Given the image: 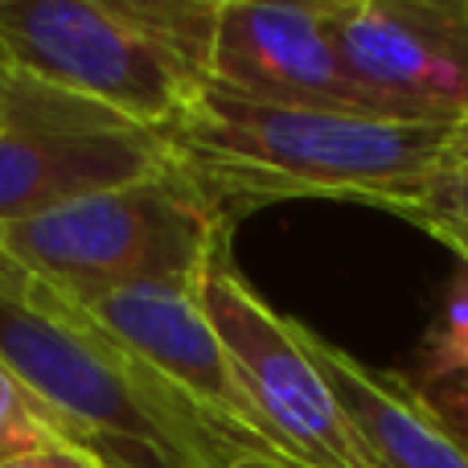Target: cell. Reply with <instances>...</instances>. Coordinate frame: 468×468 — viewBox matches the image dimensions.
<instances>
[{"mask_svg": "<svg viewBox=\"0 0 468 468\" xmlns=\"http://www.w3.org/2000/svg\"><path fill=\"white\" fill-rule=\"evenodd\" d=\"M461 136L464 128L271 107L206 87L161 144L169 169L234 222L275 202H357L403 218L456 165Z\"/></svg>", "mask_w": 468, "mask_h": 468, "instance_id": "1", "label": "cell"}, {"mask_svg": "<svg viewBox=\"0 0 468 468\" xmlns=\"http://www.w3.org/2000/svg\"><path fill=\"white\" fill-rule=\"evenodd\" d=\"M0 362L107 468H247L74 296L0 259Z\"/></svg>", "mask_w": 468, "mask_h": 468, "instance_id": "2", "label": "cell"}, {"mask_svg": "<svg viewBox=\"0 0 468 468\" xmlns=\"http://www.w3.org/2000/svg\"><path fill=\"white\" fill-rule=\"evenodd\" d=\"M214 21L218 0H0V58L161 136L210 87Z\"/></svg>", "mask_w": 468, "mask_h": 468, "instance_id": "3", "label": "cell"}, {"mask_svg": "<svg viewBox=\"0 0 468 468\" xmlns=\"http://www.w3.org/2000/svg\"><path fill=\"white\" fill-rule=\"evenodd\" d=\"M234 242V218L165 165L153 177L82 194L0 227V259L70 296L202 283Z\"/></svg>", "mask_w": 468, "mask_h": 468, "instance_id": "4", "label": "cell"}, {"mask_svg": "<svg viewBox=\"0 0 468 468\" xmlns=\"http://www.w3.org/2000/svg\"><path fill=\"white\" fill-rule=\"evenodd\" d=\"M202 308L242 374L275 444L296 468H378L362 431L313 362L300 321L275 313L234 267V250L206 271Z\"/></svg>", "mask_w": 468, "mask_h": 468, "instance_id": "5", "label": "cell"}, {"mask_svg": "<svg viewBox=\"0 0 468 468\" xmlns=\"http://www.w3.org/2000/svg\"><path fill=\"white\" fill-rule=\"evenodd\" d=\"M197 288L202 283H140L74 300L247 468H296L242 387Z\"/></svg>", "mask_w": 468, "mask_h": 468, "instance_id": "6", "label": "cell"}, {"mask_svg": "<svg viewBox=\"0 0 468 468\" xmlns=\"http://www.w3.org/2000/svg\"><path fill=\"white\" fill-rule=\"evenodd\" d=\"M329 21L366 115L468 128V0H329Z\"/></svg>", "mask_w": 468, "mask_h": 468, "instance_id": "7", "label": "cell"}, {"mask_svg": "<svg viewBox=\"0 0 468 468\" xmlns=\"http://www.w3.org/2000/svg\"><path fill=\"white\" fill-rule=\"evenodd\" d=\"M165 165L156 132L132 128L16 74L13 107L0 123V227L82 194L153 177Z\"/></svg>", "mask_w": 468, "mask_h": 468, "instance_id": "8", "label": "cell"}, {"mask_svg": "<svg viewBox=\"0 0 468 468\" xmlns=\"http://www.w3.org/2000/svg\"><path fill=\"white\" fill-rule=\"evenodd\" d=\"M210 87L271 107L362 112L341 70L329 0H218Z\"/></svg>", "mask_w": 468, "mask_h": 468, "instance_id": "9", "label": "cell"}, {"mask_svg": "<svg viewBox=\"0 0 468 468\" xmlns=\"http://www.w3.org/2000/svg\"><path fill=\"white\" fill-rule=\"evenodd\" d=\"M300 337L329 378L333 395L349 411L354 428L362 431L378 468H468V448L423 399L420 382L390 370H374L370 362L321 337L304 321H300Z\"/></svg>", "mask_w": 468, "mask_h": 468, "instance_id": "10", "label": "cell"}, {"mask_svg": "<svg viewBox=\"0 0 468 468\" xmlns=\"http://www.w3.org/2000/svg\"><path fill=\"white\" fill-rule=\"evenodd\" d=\"M66 440L46 415V407L25 390V382L0 362V464L16 461L25 452H37L46 444Z\"/></svg>", "mask_w": 468, "mask_h": 468, "instance_id": "11", "label": "cell"}, {"mask_svg": "<svg viewBox=\"0 0 468 468\" xmlns=\"http://www.w3.org/2000/svg\"><path fill=\"white\" fill-rule=\"evenodd\" d=\"M428 374H461L468 382V296L456 300L444 329L431 341V366Z\"/></svg>", "mask_w": 468, "mask_h": 468, "instance_id": "12", "label": "cell"}, {"mask_svg": "<svg viewBox=\"0 0 468 468\" xmlns=\"http://www.w3.org/2000/svg\"><path fill=\"white\" fill-rule=\"evenodd\" d=\"M423 399L436 407V415L452 428V436L468 448V382L461 374H428L420 382Z\"/></svg>", "mask_w": 468, "mask_h": 468, "instance_id": "13", "label": "cell"}, {"mask_svg": "<svg viewBox=\"0 0 468 468\" xmlns=\"http://www.w3.org/2000/svg\"><path fill=\"white\" fill-rule=\"evenodd\" d=\"M411 214H431V218H448V222L468 227V161H456L452 169L428 189V197H423L415 210H407L403 218H411Z\"/></svg>", "mask_w": 468, "mask_h": 468, "instance_id": "14", "label": "cell"}, {"mask_svg": "<svg viewBox=\"0 0 468 468\" xmlns=\"http://www.w3.org/2000/svg\"><path fill=\"white\" fill-rule=\"evenodd\" d=\"M0 468H107L95 452L70 444V440H58V444H46L37 452H25L16 461H5Z\"/></svg>", "mask_w": 468, "mask_h": 468, "instance_id": "15", "label": "cell"}, {"mask_svg": "<svg viewBox=\"0 0 468 468\" xmlns=\"http://www.w3.org/2000/svg\"><path fill=\"white\" fill-rule=\"evenodd\" d=\"M411 227H420L428 239H436L444 250H452L456 263L468 271V227H461V222H448V218H431V214H411Z\"/></svg>", "mask_w": 468, "mask_h": 468, "instance_id": "16", "label": "cell"}, {"mask_svg": "<svg viewBox=\"0 0 468 468\" xmlns=\"http://www.w3.org/2000/svg\"><path fill=\"white\" fill-rule=\"evenodd\" d=\"M13 90H16V74H13V66L0 58V123H5L8 107H13Z\"/></svg>", "mask_w": 468, "mask_h": 468, "instance_id": "17", "label": "cell"}, {"mask_svg": "<svg viewBox=\"0 0 468 468\" xmlns=\"http://www.w3.org/2000/svg\"><path fill=\"white\" fill-rule=\"evenodd\" d=\"M456 161H468V128H464V136H461V153H456Z\"/></svg>", "mask_w": 468, "mask_h": 468, "instance_id": "18", "label": "cell"}]
</instances>
